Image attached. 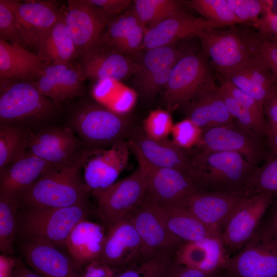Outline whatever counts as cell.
Returning <instances> with one entry per match:
<instances>
[{
    "label": "cell",
    "mask_w": 277,
    "mask_h": 277,
    "mask_svg": "<svg viewBox=\"0 0 277 277\" xmlns=\"http://www.w3.org/2000/svg\"><path fill=\"white\" fill-rule=\"evenodd\" d=\"M81 155L53 166L18 195L21 206L60 208L88 203L90 191L82 180Z\"/></svg>",
    "instance_id": "obj_1"
},
{
    "label": "cell",
    "mask_w": 277,
    "mask_h": 277,
    "mask_svg": "<svg viewBox=\"0 0 277 277\" xmlns=\"http://www.w3.org/2000/svg\"><path fill=\"white\" fill-rule=\"evenodd\" d=\"M190 153L189 175L198 190L245 194L257 166L241 154L231 151Z\"/></svg>",
    "instance_id": "obj_2"
},
{
    "label": "cell",
    "mask_w": 277,
    "mask_h": 277,
    "mask_svg": "<svg viewBox=\"0 0 277 277\" xmlns=\"http://www.w3.org/2000/svg\"><path fill=\"white\" fill-rule=\"evenodd\" d=\"M89 213L88 203L60 208L21 206L16 238L39 239L65 247L72 229Z\"/></svg>",
    "instance_id": "obj_3"
},
{
    "label": "cell",
    "mask_w": 277,
    "mask_h": 277,
    "mask_svg": "<svg viewBox=\"0 0 277 277\" xmlns=\"http://www.w3.org/2000/svg\"><path fill=\"white\" fill-rule=\"evenodd\" d=\"M60 107L31 82L15 81L1 93L0 125L31 129L54 117Z\"/></svg>",
    "instance_id": "obj_4"
},
{
    "label": "cell",
    "mask_w": 277,
    "mask_h": 277,
    "mask_svg": "<svg viewBox=\"0 0 277 277\" xmlns=\"http://www.w3.org/2000/svg\"><path fill=\"white\" fill-rule=\"evenodd\" d=\"M69 122L84 149L109 147L125 139L130 127V122L125 115L94 103L78 106Z\"/></svg>",
    "instance_id": "obj_5"
},
{
    "label": "cell",
    "mask_w": 277,
    "mask_h": 277,
    "mask_svg": "<svg viewBox=\"0 0 277 277\" xmlns=\"http://www.w3.org/2000/svg\"><path fill=\"white\" fill-rule=\"evenodd\" d=\"M223 269L234 277H277V234L264 219Z\"/></svg>",
    "instance_id": "obj_6"
},
{
    "label": "cell",
    "mask_w": 277,
    "mask_h": 277,
    "mask_svg": "<svg viewBox=\"0 0 277 277\" xmlns=\"http://www.w3.org/2000/svg\"><path fill=\"white\" fill-rule=\"evenodd\" d=\"M259 133L234 120L229 124L203 132L191 153L231 151L238 153L252 165L257 166L265 161L269 152Z\"/></svg>",
    "instance_id": "obj_7"
},
{
    "label": "cell",
    "mask_w": 277,
    "mask_h": 277,
    "mask_svg": "<svg viewBox=\"0 0 277 277\" xmlns=\"http://www.w3.org/2000/svg\"><path fill=\"white\" fill-rule=\"evenodd\" d=\"M147 181L143 169L138 168L128 176L110 186L91 191L97 203V212L107 229L128 215L144 199Z\"/></svg>",
    "instance_id": "obj_8"
},
{
    "label": "cell",
    "mask_w": 277,
    "mask_h": 277,
    "mask_svg": "<svg viewBox=\"0 0 277 277\" xmlns=\"http://www.w3.org/2000/svg\"><path fill=\"white\" fill-rule=\"evenodd\" d=\"M213 67L204 53H190L172 67L165 86L163 102L168 109L183 107L209 80Z\"/></svg>",
    "instance_id": "obj_9"
},
{
    "label": "cell",
    "mask_w": 277,
    "mask_h": 277,
    "mask_svg": "<svg viewBox=\"0 0 277 277\" xmlns=\"http://www.w3.org/2000/svg\"><path fill=\"white\" fill-rule=\"evenodd\" d=\"M64 16L76 47L77 56L84 61L96 49L110 18L90 0H69Z\"/></svg>",
    "instance_id": "obj_10"
},
{
    "label": "cell",
    "mask_w": 277,
    "mask_h": 277,
    "mask_svg": "<svg viewBox=\"0 0 277 277\" xmlns=\"http://www.w3.org/2000/svg\"><path fill=\"white\" fill-rule=\"evenodd\" d=\"M129 146L125 139L106 148L84 149L81 154L84 181L91 191L106 188L126 167Z\"/></svg>",
    "instance_id": "obj_11"
},
{
    "label": "cell",
    "mask_w": 277,
    "mask_h": 277,
    "mask_svg": "<svg viewBox=\"0 0 277 277\" xmlns=\"http://www.w3.org/2000/svg\"><path fill=\"white\" fill-rule=\"evenodd\" d=\"M274 197L261 193L248 197L232 215L221 232L229 258L238 252L258 229Z\"/></svg>",
    "instance_id": "obj_12"
},
{
    "label": "cell",
    "mask_w": 277,
    "mask_h": 277,
    "mask_svg": "<svg viewBox=\"0 0 277 277\" xmlns=\"http://www.w3.org/2000/svg\"><path fill=\"white\" fill-rule=\"evenodd\" d=\"M146 177L145 197L162 204L187 208L190 197L198 191L188 174L169 168H157L137 159Z\"/></svg>",
    "instance_id": "obj_13"
},
{
    "label": "cell",
    "mask_w": 277,
    "mask_h": 277,
    "mask_svg": "<svg viewBox=\"0 0 277 277\" xmlns=\"http://www.w3.org/2000/svg\"><path fill=\"white\" fill-rule=\"evenodd\" d=\"M129 215L142 242L143 259L173 254L183 242L167 230L145 197Z\"/></svg>",
    "instance_id": "obj_14"
},
{
    "label": "cell",
    "mask_w": 277,
    "mask_h": 277,
    "mask_svg": "<svg viewBox=\"0 0 277 277\" xmlns=\"http://www.w3.org/2000/svg\"><path fill=\"white\" fill-rule=\"evenodd\" d=\"M197 36L204 53L222 77L251 56L237 27L232 26L225 30L211 28Z\"/></svg>",
    "instance_id": "obj_15"
},
{
    "label": "cell",
    "mask_w": 277,
    "mask_h": 277,
    "mask_svg": "<svg viewBox=\"0 0 277 277\" xmlns=\"http://www.w3.org/2000/svg\"><path fill=\"white\" fill-rule=\"evenodd\" d=\"M84 149L70 126L48 127L33 131L27 148L33 154L54 166L72 162Z\"/></svg>",
    "instance_id": "obj_16"
},
{
    "label": "cell",
    "mask_w": 277,
    "mask_h": 277,
    "mask_svg": "<svg viewBox=\"0 0 277 277\" xmlns=\"http://www.w3.org/2000/svg\"><path fill=\"white\" fill-rule=\"evenodd\" d=\"M19 240L23 258L35 271L46 277H81L83 268L75 264L63 247L39 239Z\"/></svg>",
    "instance_id": "obj_17"
},
{
    "label": "cell",
    "mask_w": 277,
    "mask_h": 277,
    "mask_svg": "<svg viewBox=\"0 0 277 277\" xmlns=\"http://www.w3.org/2000/svg\"><path fill=\"white\" fill-rule=\"evenodd\" d=\"M142 245L129 215L107 230L99 260L121 269L142 259Z\"/></svg>",
    "instance_id": "obj_18"
},
{
    "label": "cell",
    "mask_w": 277,
    "mask_h": 277,
    "mask_svg": "<svg viewBox=\"0 0 277 277\" xmlns=\"http://www.w3.org/2000/svg\"><path fill=\"white\" fill-rule=\"evenodd\" d=\"M182 107L186 118L191 121L203 132L234 120L224 102L221 86L215 83V77L206 83Z\"/></svg>",
    "instance_id": "obj_19"
},
{
    "label": "cell",
    "mask_w": 277,
    "mask_h": 277,
    "mask_svg": "<svg viewBox=\"0 0 277 277\" xmlns=\"http://www.w3.org/2000/svg\"><path fill=\"white\" fill-rule=\"evenodd\" d=\"M128 144L136 159L155 167L173 168L189 175L191 154L172 140H154L142 131L135 133Z\"/></svg>",
    "instance_id": "obj_20"
},
{
    "label": "cell",
    "mask_w": 277,
    "mask_h": 277,
    "mask_svg": "<svg viewBox=\"0 0 277 277\" xmlns=\"http://www.w3.org/2000/svg\"><path fill=\"white\" fill-rule=\"evenodd\" d=\"M249 195L198 190L189 198L187 208L202 222L221 233L232 215Z\"/></svg>",
    "instance_id": "obj_21"
},
{
    "label": "cell",
    "mask_w": 277,
    "mask_h": 277,
    "mask_svg": "<svg viewBox=\"0 0 277 277\" xmlns=\"http://www.w3.org/2000/svg\"><path fill=\"white\" fill-rule=\"evenodd\" d=\"M1 1L25 28L38 50L63 11L52 1Z\"/></svg>",
    "instance_id": "obj_22"
},
{
    "label": "cell",
    "mask_w": 277,
    "mask_h": 277,
    "mask_svg": "<svg viewBox=\"0 0 277 277\" xmlns=\"http://www.w3.org/2000/svg\"><path fill=\"white\" fill-rule=\"evenodd\" d=\"M211 28L219 27L211 21L193 16L183 10L147 29L142 48L149 50L171 45L180 40L197 36Z\"/></svg>",
    "instance_id": "obj_23"
},
{
    "label": "cell",
    "mask_w": 277,
    "mask_h": 277,
    "mask_svg": "<svg viewBox=\"0 0 277 277\" xmlns=\"http://www.w3.org/2000/svg\"><path fill=\"white\" fill-rule=\"evenodd\" d=\"M173 259L183 265L211 274L223 269L229 257L221 236H213L183 242L175 250Z\"/></svg>",
    "instance_id": "obj_24"
},
{
    "label": "cell",
    "mask_w": 277,
    "mask_h": 277,
    "mask_svg": "<svg viewBox=\"0 0 277 277\" xmlns=\"http://www.w3.org/2000/svg\"><path fill=\"white\" fill-rule=\"evenodd\" d=\"M83 80L80 69L71 64H50L31 83L42 94L60 106L62 103L83 94Z\"/></svg>",
    "instance_id": "obj_25"
},
{
    "label": "cell",
    "mask_w": 277,
    "mask_h": 277,
    "mask_svg": "<svg viewBox=\"0 0 277 277\" xmlns=\"http://www.w3.org/2000/svg\"><path fill=\"white\" fill-rule=\"evenodd\" d=\"M51 64L46 57L0 39V77L33 82Z\"/></svg>",
    "instance_id": "obj_26"
},
{
    "label": "cell",
    "mask_w": 277,
    "mask_h": 277,
    "mask_svg": "<svg viewBox=\"0 0 277 277\" xmlns=\"http://www.w3.org/2000/svg\"><path fill=\"white\" fill-rule=\"evenodd\" d=\"M250 95L262 105L269 99L277 84L267 66L259 58L251 56L223 77Z\"/></svg>",
    "instance_id": "obj_27"
},
{
    "label": "cell",
    "mask_w": 277,
    "mask_h": 277,
    "mask_svg": "<svg viewBox=\"0 0 277 277\" xmlns=\"http://www.w3.org/2000/svg\"><path fill=\"white\" fill-rule=\"evenodd\" d=\"M106 233L104 226L83 219L71 231L65 241V248L75 264L83 268L100 259Z\"/></svg>",
    "instance_id": "obj_28"
},
{
    "label": "cell",
    "mask_w": 277,
    "mask_h": 277,
    "mask_svg": "<svg viewBox=\"0 0 277 277\" xmlns=\"http://www.w3.org/2000/svg\"><path fill=\"white\" fill-rule=\"evenodd\" d=\"M151 203L167 230L183 242H192L207 236H221L220 232L204 224L188 208Z\"/></svg>",
    "instance_id": "obj_29"
},
{
    "label": "cell",
    "mask_w": 277,
    "mask_h": 277,
    "mask_svg": "<svg viewBox=\"0 0 277 277\" xmlns=\"http://www.w3.org/2000/svg\"><path fill=\"white\" fill-rule=\"evenodd\" d=\"M53 166L28 151L22 157L0 171V194L18 196Z\"/></svg>",
    "instance_id": "obj_30"
},
{
    "label": "cell",
    "mask_w": 277,
    "mask_h": 277,
    "mask_svg": "<svg viewBox=\"0 0 277 277\" xmlns=\"http://www.w3.org/2000/svg\"><path fill=\"white\" fill-rule=\"evenodd\" d=\"M83 78L119 81L133 70L128 60L118 52L94 50L79 68Z\"/></svg>",
    "instance_id": "obj_31"
},
{
    "label": "cell",
    "mask_w": 277,
    "mask_h": 277,
    "mask_svg": "<svg viewBox=\"0 0 277 277\" xmlns=\"http://www.w3.org/2000/svg\"><path fill=\"white\" fill-rule=\"evenodd\" d=\"M38 53L52 64H69L77 57L74 42L65 22L64 10L40 48Z\"/></svg>",
    "instance_id": "obj_32"
},
{
    "label": "cell",
    "mask_w": 277,
    "mask_h": 277,
    "mask_svg": "<svg viewBox=\"0 0 277 277\" xmlns=\"http://www.w3.org/2000/svg\"><path fill=\"white\" fill-rule=\"evenodd\" d=\"M33 131L31 129L0 125V171L26 154Z\"/></svg>",
    "instance_id": "obj_33"
},
{
    "label": "cell",
    "mask_w": 277,
    "mask_h": 277,
    "mask_svg": "<svg viewBox=\"0 0 277 277\" xmlns=\"http://www.w3.org/2000/svg\"><path fill=\"white\" fill-rule=\"evenodd\" d=\"M134 3L135 15L147 29L183 10L184 5L179 0H136Z\"/></svg>",
    "instance_id": "obj_34"
},
{
    "label": "cell",
    "mask_w": 277,
    "mask_h": 277,
    "mask_svg": "<svg viewBox=\"0 0 277 277\" xmlns=\"http://www.w3.org/2000/svg\"><path fill=\"white\" fill-rule=\"evenodd\" d=\"M21 204L18 196L0 194V250L12 255L17 233V213Z\"/></svg>",
    "instance_id": "obj_35"
},
{
    "label": "cell",
    "mask_w": 277,
    "mask_h": 277,
    "mask_svg": "<svg viewBox=\"0 0 277 277\" xmlns=\"http://www.w3.org/2000/svg\"><path fill=\"white\" fill-rule=\"evenodd\" d=\"M192 52V50L188 47H174L171 45L147 50L136 67V76L173 67L181 58Z\"/></svg>",
    "instance_id": "obj_36"
},
{
    "label": "cell",
    "mask_w": 277,
    "mask_h": 277,
    "mask_svg": "<svg viewBox=\"0 0 277 277\" xmlns=\"http://www.w3.org/2000/svg\"><path fill=\"white\" fill-rule=\"evenodd\" d=\"M268 193L277 196V152L270 151L261 167H256L249 178L245 193L251 196Z\"/></svg>",
    "instance_id": "obj_37"
},
{
    "label": "cell",
    "mask_w": 277,
    "mask_h": 277,
    "mask_svg": "<svg viewBox=\"0 0 277 277\" xmlns=\"http://www.w3.org/2000/svg\"><path fill=\"white\" fill-rule=\"evenodd\" d=\"M243 42L250 54L261 60L268 67L277 84V45L263 38L248 27H238Z\"/></svg>",
    "instance_id": "obj_38"
},
{
    "label": "cell",
    "mask_w": 277,
    "mask_h": 277,
    "mask_svg": "<svg viewBox=\"0 0 277 277\" xmlns=\"http://www.w3.org/2000/svg\"><path fill=\"white\" fill-rule=\"evenodd\" d=\"M189 4L203 18L213 22L219 28L243 24L226 0H192Z\"/></svg>",
    "instance_id": "obj_39"
},
{
    "label": "cell",
    "mask_w": 277,
    "mask_h": 277,
    "mask_svg": "<svg viewBox=\"0 0 277 277\" xmlns=\"http://www.w3.org/2000/svg\"><path fill=\"white\" fill-rule=\"evenodd\" d=\"M0 39L25 48H35L29 33L13 12L0 0Z\"/></svg>",
    "instance_id": "obj_40"
},
{
    "label": "cell",
    "mask_w": 277,
    "mask_h": 277,
    "mask_svg": "<svg viewBox=\"0 0 277 277\" xmlns=\"http://www.w3.org/2000/svg\"><path fill=\"white\" fill-rule=\"evenodd\" d=\"M222 91L225 104L234 120L261 136H265L267 122L261 121L252 112L244 107L223 89Z\"/></svg>",
    "instance_id": "obj_41"
},
{
    "label": "cell",
    "mask_w": 277,
    "mask_h": 277,
    "mask_svg": "<svg viewBox=\"0 0 277 277\" xmlns=\"http://www.w3.org/2000/svg\"><path fill=\"white\" fill-rule=\"evenodd\" d=\"M172 256L142 259L122 270L116 277H161Z\"/></svg>",
    "instance_id": "obj_42"
},
{
    "label": "cell",
    "mask_w": 277,
    "mask_h": 277,
    "mask_svg": "<svg viewBox=\"0 0 277 277\" xmlns=\"http://www.w3.org/2000/svg\"><path fill=\"white\" fill-rule=\"evenodd\" d=\"M242 23H255L262 14L271 12V1L226 0Z\"/></svg>",
    "instance_id": "obj_43"
},
{
    "label": "cell",
    "mask_w": 277,
    "mask_h": 277,
    "mask_svg": "<svg viewBox=\"0 0 277 277\" xmlns=\"http://www.w3.org/2000/svg\"><path fill=\"white\" fill-rule=\"evenodd\" d=\"M138 23L133 12L121 15L111 21L97 47L103 45L115 49L129 29Z\"/></svg>",
    "instance_id": "obj_44"
},
{
    "label": "cell",
    "mask_w": 277,
    "mask_h": 277,
    "mask_svg": "<svg viewBox=\"0 0 277 277\" xmlns=\"http://www.w3.org/2000/svg\"><path fill=\"white\" fill-rule=\"evenodd\" d=\"M173 125L170 113L163 109L152 111L144 122L143 132L151 138L161 140L168 138Z\"/></svg>",
    "instance_id": "obj_45"
},
{
    "label": "cell",
    "mask_w": 277,
    "mask_h": 277,
    "mask_svg": "<svg viewBox=\"0 0 277 277\" xmlns=\"http://www.w3.org/2000/svg\"><path fill=\"white\" fill-rule=\"evenodd\" d=\"M173 67L136 76L134 85L141 96L146 100L152 99L165 87Z\"/></svg>",
    "instance_id": "obj_46"
},
{
    "label": "cell",
    "mask_w": 277,
    "mask_h": 277,
    "mask_svg": "<svg viewBox=\"0 0 277 277\" xmlns=\"http://www.w3.org/2000/svg\"><path fill=\"white\" fill-rule=\"evenodd\" d=\"M202 130L188 118L173 125L171 134L172 141L181 148L189 151L199 143Z\"/></svg>",
    "instance_id": "obj_47"
},
{
    "label": "cell",
    "mask_w": 277,
    "mask_h": 277,
    "mask_svg": "<svg viewBox=\"0 0 277 277\" xmlns=\"http://www.w3.org/2000/svg\"><path fill=\"white\" fill-rule=\"evenodd\" d=\"M221 86L226 92L252 112L261 121L267 122L265 118L263 105L254 98L228 81L223 80Z\"/></svg>",
    "instance_id": "obj_48"
},
{
    "label": "cell",
    "mask_w": 277,
    "mask_h": 277,
    "mask_svg": "<svg viewBox=\"0 0 277 277\" xmlns=\"http://www.w3.org/2000/svg\"><path fill=\"white\" fill-rule=\"evenodd\" d=\"M147 30L138 23L129 29L115 49L122 52H132L141 48Z\"/></svg>",
    "instance_id": "obj_49"
},
{
    "label": "cell",
    "mask_w": 277,
    "mask_h": 277,
    "mask_svg": "<svg viewBox=\"0 0 277 277\" xmlns=\"http://www.w3.org/2000/svg\"><path fill=\"white\" fill-rule=\"evenodd\" d=\"M253 24L263 38L277 45V12L265 14Z\"/></svg>",
    "instance_id": "obj_50"
},
{
    "label": "cell",
    "mask_w": 277,
    "mask_h": 277,
    "mask_svg": "<svg viewBox=\"0 0 277 277\" xmlns=\"http://www.w3.org/2000/svg\"><path fill=\"white\" fill-rule=\"evenodd\" d=\"M215 273L208 274L183 265L175 261L172 256L161 277H213Z\"/></svg>",
    "instance_id": "obj_51"
},
{
    "label": "cell",
    "mask_w": 277,
    "mask_h": 277,
    "mask_svg": "<svg viewBox=\"0 0 277 277\" xmlns=\"http://www.w3.org/2000/svg\"><path fill=\"white\" fill-rule=\"evenodd\" d=\"M122 270L98 259L83 267L81 277H116Z\"/></svg>",
    "instance_id": "obj_52"
},
{
    "label": "cell",
    "mask_w": 277,
    "mask_h": 277,
    "mask_svg": "<svg viewBox=\"0 0 277 277\" xmlns=\"http://www.w3.org/2000/svg\"><path fill=\"white\" fill-rule=\"evenodd\" d=\"M135 98V94L132 90L123 87L108 108L116 113L125 115L133 107Z\"/></svg>",
    "instance_id": "obj_53"
},
{
    "label": "cell",
    "mask_w": 277,
    "mask_h": 277,
    "mask_svg": "<svg viewBox=\"0 0 277 277\" xmlns=\"http://www.w3.org/2000/svg\"><path fill=\"white\" fill-rule=\"evenodd\" d=\"M104 14L111 17L126 9L131 4L130 0H90Z\"/></svg>",
    "instance_id": "obj_54"
},
{
    "label": "cell",
    "mask_w": 277,
    "mask_h": 277,
    "mask_svg": "<svg viewBox=\"0 0 277 277\" xmlns=\"http://www.w3.org/2000/svg\"><path fill=\"white\" fill-rule=\"evenodd\" d=\"M18 259L11 255H0V277H12Z\"/></svg>",
    "instance_id": "obj_55"
},
{
    "label": "cell",
    "mask_w": 277,
    "mask_h": 277,
    "mask_svg": "<svg viewBox=\"0 0 277 277\" xmlns=\"http://www.w3.org/2000/svg\"><path fill=\"white\" fill-rule=\"evenodd\" d=\"M264 110L267 121L277 125V88L264 104Z\"/></svg>",
    "instance_id": "obj_56"
},
{
    "label": "cell",
    "mask_w": 277,
    "mask_h": 277,
    "mask_svg": "<svg viewBox=\"0 0 277 277\" xmlns=\"http://www.w3.org/2000/svg\"><path fill=\"white\" fill-rule=\"evenodd\" d=\"M12 277H46L28 267L21 260H18Z\"/></svg>",
    "instance_id": "obj_57"
},
{
    "label": "cell",
    "mask_w": 277,
    "mask_h": 277,
    "mask_svg": "<svg viewBox=\"0 0 277 277\" xmlns=\"http://www.w3.org/2000/svg\"><path fill=\"white\" fill-rule=\"evenodd\" d=\"M265 136L267 139V145L271 151L277 152V125L267 121Z\"/></svg>",
    "instance_id": "obj_58"
},
{
    "label": "cell",
    "mask_w": 277,
    "mask_h": 277,
    "mask_svg": "<svg viewBox=\"0 0 277 277\" xmlns=\"http://www.w3.org/2000/svg\"><path fill=\"white\" fill-rule=\"evenodd\" d=\"M264 219L277 234V196L273 198Z\"/></svg>",
    "instance_id": "obj_59"
},
{
    "label": "cell",
    "mask_w": 277,
    "mask_h": 277,
    "mask_svg": "<svg viewBox=\"0 0 277 277\" xmlns=\"http://www.w3.org/2000/svg\"><path fill=\"white\" fill-rule=\"evenodd\" d=\"M213 277H234L225 269H222L216 272Z\"/></svg>",
    "instance_id": "obj_60"
}]
</instances>
